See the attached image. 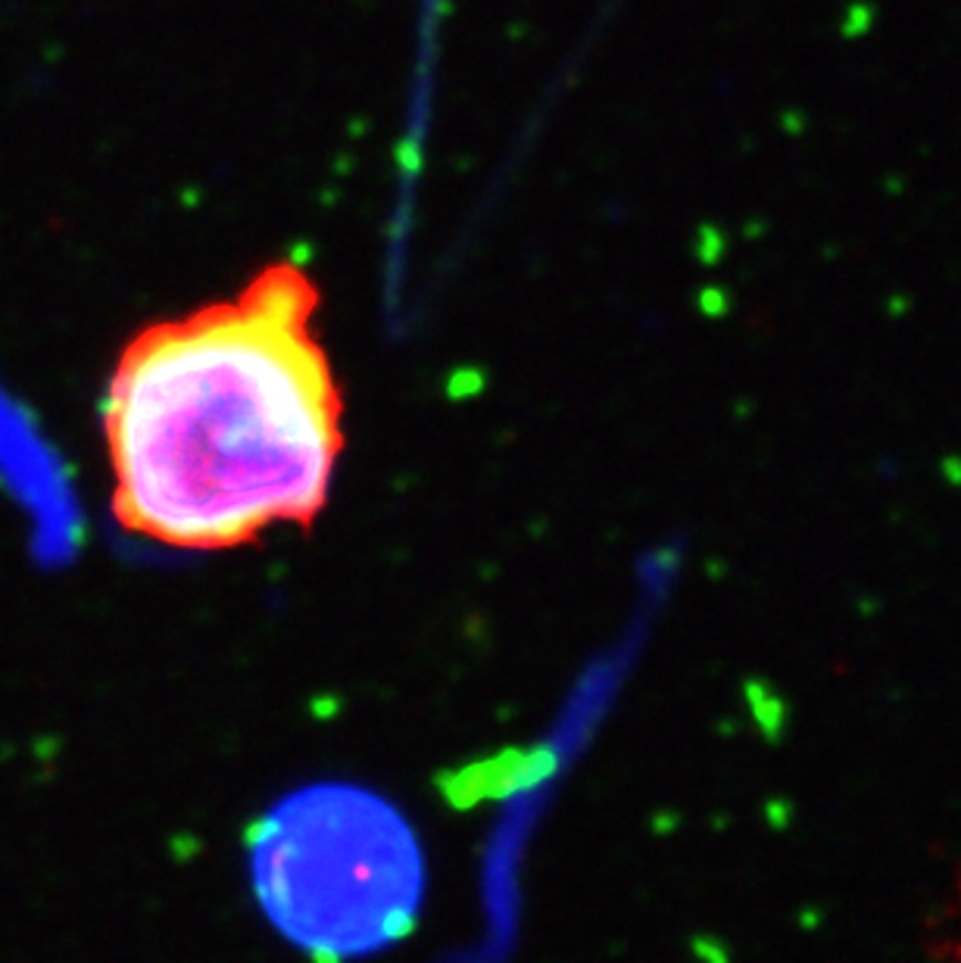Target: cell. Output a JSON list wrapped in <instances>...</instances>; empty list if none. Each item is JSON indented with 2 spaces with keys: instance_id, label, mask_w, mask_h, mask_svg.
I'll list each match as a JSON object with an SVG mask.
<instances>
[{
  "instance_id": "obj_1",
  "label": "cell",
  "mask_w": 961,
  "mask_h": 963,
  "mask_svg": "<svg viewBox=\"0 0 961 963\" xmlns=\"http://www.w3.org/2000/svg\"><path fill=\"white\" fill-rule=\"evenodd\" d=\"M315 312L318 287L281 262L125 346L104 412L125 531L212 552L313 524L344 449V399Z\"/></svg>"
},
{
  "instance_id": "obj_2",
  "label": "cell",
  "mask_w": 961,
  "mask_h": 963,
  "mask_svg": "<svg viewBox=\"0 0 961 963\" xmlns=\"http://www.w3.org/2000/svg\"><path fill=\"white\" fill-rule=\"evenodd\" d=\"M250 867L265 917L322 963L403 939L425 894L416 833L382 795L347 783L300 789L269 810Z\"/></svg>"
}]
</instances>
